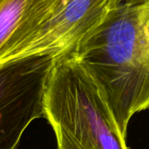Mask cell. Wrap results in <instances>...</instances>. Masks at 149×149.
Masks as SVG:
<instances>
[{"label":"cell","instance_id":"1","mask_svg":"<svg viewBox=\"0 0 149 149\" xmlns=\"http://www.w3.org/2000/svg\"><path fill=\"white\" fill-rule=\"evenodd\" d=\"M73 52L127 138L132 117L149 108V0H113Z\"/></svg>","mask_w":149,"mask_h":149},{"label":"cell","instance_id":"2","mask_svg":"<svg viewBox=\"0 0 149 149\" xmlns=\"http://www.w3.org/2000/svg\"><path fill=\"white\" fill-rule=\"evenodd\" d=\"M45 113L58 149H129L98 84L73 52L54 59Z\"/></svg>","mask_w":149,"mask_h":149},{"label":"cell","instance_id":"3","mask_svg":"<svg viewBox=\"0 0 149 149\" xmlns=\"http://www.w3.org/2000/svg\"><path fill=\"white\" fill-rule=\"evenodd\" d=\"M54 57L0 65V149H16L31 121L45 118V95Z\"/></svg>","mask_w":149,"mask_h":149},{"label":"cell","instance_id":"4","mask_svg":"<svg viewBox=\"0 0 149 149\" xmlns=\"http://www.w3.org/2000/svg\"><path fill=\"white\" fill-rule=\"evenodd\" d=\"M113 0H69L56 9L0 65L38 56L58 57L74 52L105 17Z\"/></svg>","mask_w":149,"mask_h":149},{"label":"cell","instance_id":"5","mask_svg":"<svg viewBox=\"0 0 149 149\" xmlns=\"http://www.w3.org/2000/svg\"><path fill=\"white\" fill-rule=\"evenodd\" d=\"M28 0H6L0 7V49L16 29Z\"/></svg>","mask_w":149,"mask_h":149}]
</instances>
